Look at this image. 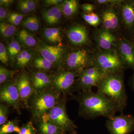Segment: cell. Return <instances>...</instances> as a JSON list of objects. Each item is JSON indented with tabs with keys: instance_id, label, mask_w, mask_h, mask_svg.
<instances>
[{
	"instance_id": "cell-20",
	"label": "cell",
	"mask_w": 134,
	"mask_h": 134,
	"mask_svg": "<svg viewBox=\"0 0 134 134\" xmlns=\"http://www.w3.org/2000/svg\"><path fill=\"white\" fill-rule=\"evenodd\" d=\"M35 123L38 134H66V133L50 121L41 120Z\"/></svg>"
},
{
	"instance_id": "cell-29",
	"label": "cell",
	"mask_w": 134,
	"mask_h": 134,
	"mask_svg": "<svg viewBox=\"0 0 134 134\" xmlns=\"http://www.w3.org/2000/svg\"><path fill=\"white\" fill-rule=\"evenodd\" d=\"M7 50L10 59L15 61L17 55L22 50L21 44L18 41L12 40L9 43Z\"/></svg>"
},
{
	"instance_id": "cell-12",
	"label": "cell",
	"mask_w": 134,
	"mask_h": 134,
	"mask_svg": "<svg viewBox=\"0 0 134 134\" xmlns=\"http://www.w3.org/2000/svg\"><path fill=\"white\" fill-rule=\"evenodd\" d=\"M15 81L21 101L25 108L27 109L28 100L34 91L31 75L27 72H22L16 77Z\"/></svg>"
},
{
	"instance_id": "cell-26",
	"label": "cell",
	"mask_w": 134,
	"mask_h": 134,
	"mask_svg": "<svg viewBox=\"0 0 134 134\" xmlns=\"http://www.w3.org/2000/svg\"><path fill=\"white\" fill-rule=\"evenodd\" d=\"M19 120L17 119L8 120L5 124L1 126L0 134H9L20 131L21 127L19 126Z\"/></svg>"
},
{
	"instance_id": "cell-1",
	"label": "cell",
	"mask_w": 134,
	"mask_h": 134,
	"mask_svg": "<svg viewBox=\"0 0 134 134\" xmlns=\"http://www.w3.org/2000/svg\"><path fill=\"white\" fill-rule=\"evenodd\" d=\"M72 97L79 104L78 115L85 119H94L99 117L107 119L117 112L122 113L115 102L98 91L79 92Z\"/></svg>"
},
{
	"instance_id": "cell-42",
	"label": "cell",
	"mask_w": 134,
	"mask_h": 134,
	"mask_svg": "<svg viewBox=\"0 0 134 134\" xmlns=\"http://www.w3.org/2000/svg\"><path fill=\"white\" fill-rule=\"evenodd\" d=\"M14 1L12 0H1L0 1V4L1 6H2L5 8H7L10 7L13 3Z\"/></svg>"
},
{
	"instance_id": "cell-13",
	"label": "cell",
	"mask_w": 134,
	"mask_h": 134,
	"mask_svg": "<svg viewBox=\"0 0 134 134\" xmlns=\"http://www.w3.org/2000/svg\"><path fill=\"white\" fill-rule=\"evenodd\" d=\"M94 38L99 50L116 49L118 39L112 31L101 27L94 32Z\"/></svg>"
},
{
	"instance_id": "cell-27",
	"label": "cell",
	"mask_w": 134,
	"mask_h": 134,
	"mask_svg": "<svg viewBox=\"0 0 134 134\" xmlns=\"http://www.w3.org/2000/svg\"><path fill=\"white\" fill-rule=\"evenodd\" d=\"M21 24L24 27L32 32L38 30L40 26L39 20L34 15L26 18L22 21Z\"/></svg>"
},
{
	"instance_id": "cell-32",
	"label": "cell",
	"mask_w": 134,
	"mask_h": 134,
	"mask_svg": "<svg viewBox=\"0 0 134 134\" xmlns=\"http://www.w3.org/2000/svg\"><path fill=\"white\" fill-rule=\"evenodd\" d=\"M37 130L34 127L32 121H29L25 124H23L20 131L17 134H37Z\"/></svg>"
},
{
	"instance_id": "cell-15",
	"label": "cell",
	"mask_w": 134,
	"mask_h": 134,
	"mask_svg": "<svg viewBox=\"0 0 134 134\" xmlns=\"http://www.w3.org/2000/svg\"><path fill=\"white\" fill-rule=\"evenodd\" d=\"M66 34L69 40L74 45H88L90 42L87 29L83 25H72L67 30Z\"/></svg>"
},
{
	"instance_id": "cell-21",
	"label": "cell",
	"mask_w": 134,
	"mask_h": 134,
	"mask_svg": "<svg viewBox=\"0 0 134 134\" xmlns=\"http://www.w3.org/2000/svg\"><path fill=\"white\" fill-rule=\"evenodd\" d=\"M42 34L47 41L54 44V45L61 44L62 42V36L59 28L45 27L42 31Z\"/></svg>"
},
{
	"instance_id": "cell-23",
	"label": "cell",
	"mask_w": 134,
	"mask_h": 134,
	"mask_svg": "<svg viewBox=\"0 0 134 134\" xmlns=\"http://www.w3.org/2000/svg\"><path fill=\"white\" fill-rule=\"evenodd\" d=\"M59 6L63 14L70 18L75 15L78 12L79 1L76 0H66Z\"/></svg>"
},
{
	"instance_id": "cell-31",
	"label": "cell",
	"mask_w": 134,
	"mask_h": 134,
	"mask_svg": "<svg viewBox=\"0 0 134 134\" xmlns=\"http://www.w3.org/2000/svg\"><path fill=\"white\" fill-rule=\"evenodd\" d=\"M15 70H10L5 67L1 66L0 67V84L2 85L7 82L11 81L15 74Z\"/></svg>"
},
{
	"instance_id": "cell-2",
	"label": "cell",
	"mask_w": 134,
	"mask_h": 134,
	"mask_svg": "<svg viewBox=\"0 0 134 134\" xmlns=\"http://www.w3.org/2000/svg\"><path fill=\"white\" fill-rule=\"evenodd\" d=\"M124 71L107 73L96 86L97 91L115 102L122 112L127 103Z\"/></svg>"
},
{
	"instance_id": "cell-30",
	"label": "cell",
	"mask_w": 134,
	"mask_h": 134,
	"mask_svg": "<svg viewBox=\"0 0 134 134\" xmlns=\"http://www.w3.org/2000/svg\"><path fill=\"white\" fill-rule=\"evenodd\" d=\"M82 17L84 21L91 26L97 28L101 24L100 16L94 12L86 14L84 13Z\"/></svg>"
},
{
	"instance_id": "cell-28",
	"label": "cell",
	"mask_w": 134,
	"mask_h": 134,
	"mask_svg": "<svg viewBox=\"0 0 134 134\" xmlns=\"http://www.w3.org/2000/svg\"><path fill=\"white\" fill-rule=\"evenodd\" d=\"M1 35L5 38H9L13 37L16 33L17 29L16 26L10 23L1 22L0 24Z\"/></svg>"
},
{
	"instance_id": "cell-40",
	"label": "cell",
	"mask_w": 134,
	"mask_h": 134,
	"mask_svg": "<svg viewBox=\"0 0 134 134\" xmlns=\"http://www.w3.org/2000/svg\"><path fill=\"white\" fill-rule=\"evenodd\" d=\"M64 1L63 0H46L44 1V2L47 6H57L60 5Z\"/></svg>"
},
{
	"instance_id": "cell-6",
	"label": "cell",
	"mask_w": 134,
	"mask_h": 134,
	"mask_svg": "<svg viewBox=\"0 0 134 134\" xmlns=\"http://www.w3.org/2000/svg\"><path fill=\"white\" fill-rule=\"evenodd\" d=\"M67 100L66 97L63 96L59 102L44 115L41 120L50 121L65 132L69 133L75 130L77 127L70 119L67 114Z\"/></svg>"
},
{
	"instance_id": "cell-37",
	"label": "cell",
	"mask_w": 134,
	"mask_h": 134,
	"mask_svg": "<svg viewBox=\"0 0 134 134\" xmlns=\"http://www.w3.org/2000/svg\"><path fill=\"white\" fill-rule=\"evenodd\" d=\"M122 0H97L95 2L100 5H105L107 7H113L115 5H118L121 2Z\"/></svg>"
},
{
	"instance_id": "cell-4",
	"label": "cell",
	"mask_w": 134,
	"mask_h": 134,
	"mask_svg": "<svg viewBox=\"0 0 134 134\" xmlns=\"http://www.w3.org/2000/svg\"><path fill=\"white\" fill-rule=\"evenodd\" d=\"M93 66L107 73L124 71L126 68L116 49L107 51L99 50L93 53Z\"/></svg>"
},
{
	"instance_id": "cell-35",
	"label": "cell",
	"mask_w": 134,
	"mask_h": 134,
	"mask_svg": "<svg viewBox=\"0 0 134 134\" xmlns=\"http://www.w3.org/2000/svg\"><path fill=\"white\" fill-rule=\"evenodd\" d=\"M9 55L5 45L1 42L0 43V60L3 63L6 64L8 63L9 60Z\"/></svg>"
},
{
	"instance_id": "cell-38",
	"label": "cell",
	"mask_w": 134,
	"mask_h": 134,
	"mask_svg": "<svg viewBox=\"0 0 134 134\" xmlns=\"http://www.w3.org/2000/svg\"><path fill=\"white\" fill-rule=\"evenodd\" d=\"M81 8L84 13L86 14L92 13L96 9L95 5L90 3H86L82 4L81 6Z\"/></svg>"
},
{
	"instance_id": "cell-34",
	"label": "cell",
	"mask_w": 134,
	"mask_h": 134,
	"mask_svg": "<svg viewBox=\"0 0 134 134\" xmlns=\"http://www.w3.org/2000/svg\"><path fill=\"white\" fill-rule=\"evenodd\" d=\"M9 107L3 103L0 104V126L5 124L8 121L9 113Z\"/></svg>"
},
{
	"instance_id": "cell-8",
	"label": "cell",
	"mask_w": 134,
	"mask_h": 134,
	"mask_svg": "<svg viewBox=\"0 0 134 134\" xmlns=\"http://www.w3.org/2000/svg\"><path fill=\"white\" fill-rule=\"evenodd\" d=\"M107 73L94 66L84 69L80 72L76 81L74 91L85 92L92 90L96 87L100 79Z\"/></svg>"
},
{
	"instance_id": "cell-3",
	"label": "cell",
	"mask_w": 134,
	"mask_h": 134,
	"mask_svg": "<svg viewBox=\"0 0 134 134\" xmlns=\"http://www.w3.org/2000/svg\"><path fill=\"white\" fill-rule=\"evenodd\" d=\"M62 94L53 88L43 90L34 91L29 99L28 108L32 121L36 123L50 111L62 98Z\"/></svg>"
},
{
	"instance_id": "cell-36",
	"label": "cell",
	"mask_w": 134,
	"mask_h": 134,
	"mask_svg": "<svg viewBox=\"0 0 134 134\" xmlns=\"http://www.w3.org/2000/svg\"><path fill=\"white\" fill-rule=\"evenodd\" d=\"M19 2L24 5L31 12L35 11L37 8V1L33 0H21Z\"/></svg>"
},
{
	"instance_id": "cell-33",
	"label": "cell",
	"mask_w": 134,
	"mask_h": 134,
	"mask_svg": "<svg viewBox=\"0 0 134 134\" xmlns=\"http://www.w3.org/2000/svg\"><path fill=\"white\" fill-rule=\"evenodd\" d=\"M24 15L19 12H13L11 13L8 18V21L10 23L15 26H18L23 21Z\"/></svg>"
},
{
	"instance_id": "cell-17",
	"label": "cell",
	"mask_w": 134,
	"mask_h": 134,
	"mask_svg": "<svg viewBox=\"0 0 134 134\" xmlns=\"http://www.w3.org/2000/svg\"><path fill=\"white\" fill-rule=\"evenodd\" d=\"M120 16L126 28L134 32V1H122L118 5Z\"/></svg>"
},
{
	"instance_id": "cell-7",
	"label": "cell",
	"mask_w": 134,
	"mask_h": 134,
	"mask_svg": "<svg viewBox=\"0 0 134 134\" xmlns=\"http://www.w3.org/2000/svg\"><path fill=\"white\" fill-rule=\"evenodd\" d=\"M80 73L60 69L52 74V88L66 97L74 91L76 77Z\"/></svg>"
},
{
	"instance_id": "cell-25",
	"label": "cell",
	"mask_w": 134,
	"mask_h": 134,
	"mask_svg": "<svg viewBox=\"0 0 134 134\" xmlns=\"http://www.w3.org/2000/svg\"><path fill=\"white\" fill-rule=\"evenodd\" d=\"M18 40L22 45L31 47L37 44V40L34 36L26 29H22L17 33Z\"/></svg>"
},
{
	"instance_id": "cell-14",
	"label": "cell",
	"mask_w": 134,
	"mask_h": 134,
	"mask_svg": "<svg viewBox=\"0 0 134 134\" xmlns=\"http://www.w3.org/2000/svg\"><path fill=\"white\" fill-rule=\"evenodd\" d=\"M116 49L126 68L131 69L134 72V43L122 37L118 39Z\"/></svg>"
},
{
	"instance_id": "cell-10",
	"label": "cell",
	"mask_w": 134,
	"mask_h": 134,
	"mask_svg": "<svg viewBox=\"0 0 134 134\" xmlns=\"http://www.w3.org/2000/svg\"><path fill=\"white\" fill-rule=\"evenodd\" d=\"M0 101L8 106L12 107L18 114H21V109L25 107L20 99L15 80L1 85Z\"/></svg>"
},
{
	"instance_id": "cell-44",
	"label": "cell",
	"mask_w": 134,
	"mask_h": 134,
	"mask_svg": "<svg viewBox=\"0 0 134 134\" xmlns=\"http://www.w3.org/2000/svg\"><path fill=\"white\" fill-rule=\"evenodd\" d=\"M69 134H77V133L75 130H74V131H72V132H69Z\"/></svg>"
},
{
	"instance_id": "cell-11",
	"label": "cell",
	"mask_w": 134,
	"mask_h": 134,
	"mask_svg": "<svg viewBox=\"0 0 134 134\" xmlns=\"http://www.w3.org/2000/svg\"><path fill=\"white\" fill-rule=\"evenodd\" d=\"M37 50L40 54L52 62L55 68L61 69L64 55V49L62 44L50 45L42 43L37 46Z\"/></svg>"
},
{
	"instance_id": "cell-9",
	"label": "cell",
	"mask_w": 134,
	"mask_h": 134,
	"mask_svg": "<svg viewBox=\"0 0 134 134\" xmlns=\"http://www.w3.org/2000/svg\"><path fill=\"white\" fill-rule=\"evenodd\" d=\"M105 125L110 134H129L134 129V116L121 113L107 119Z\"/></svg>"
},
{
	"instance_id": "cell-22",
	"label": "cell",
	"mask_w": 134,
	"mask_h": 134,
	"mask_svg": "<svg viewBox=\"0 0 134 134\" xmlns=\"http://www.w3.org/2000/svg\"><path fill=\"white\" fill-rule=\"evenodd\" d=\"M32 62L36 71L48 72L55 68L52 62L39 53L35 57L34 56Z\"/></svg>"
},
{
	"instance_id": "cell-45",
	"label": "cell",
	"mask_w": 134,
	"mask_h": 134,
	"mask_svg": "<svg viewBox=\"0 0 134 134\" xmlns=\"http://www.w3.org/2000/svg\"><path fill=\"white\" fill-rule=\"evenodd\" d=\"M133 38H134V42H133V43H134V32Z\"/></svg>"
},
{
	"instance_id": "cell-46",
	"label": "cell",
	"mask_w": 134,
	"mask_h": 134,
	"mask_svg": "<svg viewBox=\"0 0 134 134\" xmlns=\"http://www.w3.org/2000/svg\"></svg>"
},
{
	"instance_id": "cell-5",
	"label": "cell",
	"mask_w": 134,
	"mask_h": 134,
	"mask_svg": "<svg viewBox=\"0 0 134 134\" xmlns=\"http://www.w3.org/2000/svg\"><path fill=\"white\" fill-rule=\"evenodd\" d=\"M93 66V53L85 48H79L70 52L65 56L61 69L81 72Z\"/></svg>"
},
{
	"instance_id": "cell-24",
	"label": "cell",
	"mask_w": 134,
	"mask_h": 134,
	"mask_svg": "<svg viewBox=\"0 0 134 134\" xmlns=\"http://www.w3.org/2000/svg\"><path fill=\"white\" fill-rule=\"evenodd\" d=\"M34 55L32 51L29 50H23L17 55L15 60L16 68L22 69L25 68L33 60Z\"/></svg>"
},
{
	"instance_id": "cell-19",
	"label": "cell",
	"mask_w": 134,
	"mask_h": 134,
	"mask_svg": "<svg viewBox=\"0 0 134 134\" xmlns=\"http://www.w3.org/2000/svg\"><path fill=\"white\" fill-rule=\"evenodd\" d=\"M41 15L46 24L51 26L57 24L60 21L63 14L58 5L48 9L43 10Z\"/></svg>"
},
{
	"instance_id": "cell-39",
	"label": "cell",
	"mask_w": 134,
	"mask_h": 134,
	"mask_svg": "<svg viewBox=\"0 0 134 134\" xmlns=\"http://www.w3.org/2000/svg\"><path fill=\"white\" fill-rule=\"evenodd\" d=\"M8 18V12L7 9L3 7L2 6L0 7V20L3 22L5 19Z\"/></svg>"
},
{
	"instance_id": "cell-41",
	"label": "cell",
	"mask_w": 134,
	"mask_h": 134,
	"mask_svg": "<svg viewBox=\"0 0 134 134\" xmlns=\"http://www.w3.org/2000/svg\"><path fill=\"white\" fill-rule=\"evenodd\" d=\"M18 8H19V9L24 14H29L31 12L28 8L25 7L23 4L19 2V1L18 2Z\"/></svg>"
},
{
	"instance_id": "cell-16",
	"label": "cell",
	"mask_w": 134,
	"mask_h": 134,
	"mask_svg": "<svg viewBox=\"0 0 134 134\" xmlns=\"http://www.w3.org/2000/svg\"><path fill=\"white\" fill-rule=\"evenodd\" d=\"M101 27L112 31L116 30L120 26L119 14L113 7H107L100 13Z\"/></svg>"
},
{
	"instance_id": "cell-18",
	"label": "cell",
	"mask_w": 134,
	"mask_h": 134,
	"mask_svg": "<svg viewBox=\"0 0 134 134\" xmlns=\"http://www.w3.org/2000/svg\"><path fill=\"white\" fill-rule=\"evenodd\" d=\"M30 75L34 91H38L52 88V74L34 70Z\"/></svg>"
},
{
	"instance_id": "cell-43",
	"label": "cell",
	"mask_w": 134,
	"mask_h": 134,
	"mask_svg": "<svg viewBox=\"0 0 134 134\" xmlns=\"http://www.w3.org/2000/svg\"><path fill=\"white\" fill-rule=\"evenodd\" d=\"M130 86L132 88V90L134 92V72L130 80Z\"/></svg>"
}]
</instances>
